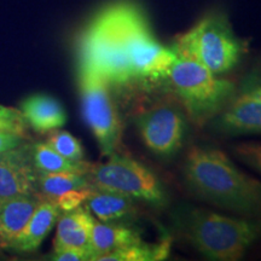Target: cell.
I'll use <instances>...</instances> for the list:
<instances>
[{"instance_id":"d6986e66","label":"cell","mask_w":261,"mask_h":261,"mask_svg":"<svg viewBox=\"0 0 261 261\" xmlns=\"http://www.w3.org/2000/svg\"><path fill=\"white\" fill-rule=\"evenodd\" d=\"M33 162L37 172L57 173L75 172L87 173L90 163L83 161H71L58 154L47 143H38L33 146Z\"/></svg>"},{"instance_id":"5bb4252c","label":"cell","mask_w":261,"mask_h":261,"mask_svg":"<svg viewBox=\"0 0 261 261\" xmlns=\"http://www.w3.org/2000/svg\"><path fill=\"white\" fill-rule=\"evenodd\" d=\"M42 200L39 194L18 196L0 202V241L11 247Z\"/></svg>"},{"instance_id":"ac0fdd59","label":"cell","mask_w":261,"mask_h":261,"mask_svg":"<svg viewBox=\"0 0 261 261\" xmlns=\"http://www.w3.org/2000/svg\"><path fill=\"white\" fill-rule=\"evenodd\" d=\"M90 187L91 185L86 173L38 172L37 188L42 197H45V200L55 201L58 196L64 192Z\"/></svg>"},{"instance_id":"277c9868","label":"cell","mask_w":261,"mask_h":261,"mask_svg":"<svg viewBox=\"0 0 261 261\" xmlns=\"http://www.w3.org/2000/svg\"><path fill=\"white\" fill-rule=\"evenodd\" d=\"M167 77L191 121L198 126L213 120L236 89L233 83L219 79L197 61L181 56H177Z\"/></svg>"},{"instance_id":"e0dca14e","label":"cell","mask_w":261,"mask_h":261,"mask_svg":"<svg viewBox=\"0 0 261 261\" xmlns=\"http://www.w3.org/2000/svg\"><path fill=\"white\" fill-rule=\"evenodd\" d=\"M171 246V238H165L159 243H145L142 240L104 254L97 261H161L168 257Z\"/></svg>"},{"instance_id":"8992f818","label":"cell","mask_w":261,"mask_h":261,"mask_svg":"<svg viewBox=\"0 0 261 261\" xmlns=\"http://www.w3.org/2000/svg\"><path fill=\"white\" fill-rule=\"evenodd\" d=\"M90 185L98 190L113 191L132 200L162 205L167 201L160 179L143 166L128 158L112 155L107 162L91 165L86 173Z\"/></svg>"},{"instance_id":"9a60e30c","label":"cell","mask_w":261,"mask_h":261,"mask_svg":"<svg viewBox=\"0 0 261 261\" xmlns=\"http://www.w3.org/2000/svg\"><path fill=\"white\" fill-rule=\"evenodd\" d=\"M139 241H142V237L132 228L113 223H102L94 218L90 240V260L97 261L104 254Z\"/></svg>"},{"instance_id":"6da1fadb","label":"cell","mask_w":261,"mask_h":261,"mask_svg":"<svg viewBox=\"0 0 261 261\" xmlns=\"http://www.w3.org/2000/svg\"><path fill=\"white\" fill-rule=\"evenodd\" d=\"M79 57L80 64L116 85L166 79L177 60L173 48L154 38L144 12L130 2L108 5L91 19L81 35Z\"/></svg>"},{"instance_id":"3957f363","label":"cell","mask_w":261,"mask_h":261,"mask_svg":"<svg viewBox=\"0 0 261 261\" xmlns=\"http://www.w3.org/2000/svg\"><path fill=\"white\" fill-rule=\"evenodd\" d=\"M175 226L192 247L210 260L237 261L261 236V220L240 219L198 207L180 208Z\"/></svg>"},{"instance_id":"9c48e42d","label":"cell","mask_w":261,"mask_h":261,"mask_svg":"<svg viewBox=\"0 0 261 261\" xmlns=\"http://www.w3.org/2000/svg\"><path fill=\"white\" fill-rule=\"evenodd\" d=\"M137 125L144 144L156 155L169 158L184 142L185 119L171 106H158L142 114Z\"/></svg>"},{"instance_id":"ba28073f","label":"cell","mask_w":261,"mask_h":261,"mask_svg":"<svg viewBox=\"0 0 261 261\" xmlns=\"http://www.w3.org/2000/svg\"><path fill=\"white\" fill-rule=\"evenodd\" d=\"M217 132L261 135V64L244 75L223 110L213 119Z\"/></svg>"},{"instance_id":"cb8c5ba5","label":"cell","mask_w":261,"mask_h":261,"mask_svg":"<svg viewBox=\"0 0 261 261\" xmlns=\"http://www.w3.org/2000/svg\"><path fill=\"white\" fill-rule=\"evenodd\" d=\"M51 259L56 261H85L90 260V253L76 247H62L54 249Z\"/></svg>"},{"instance_id":"8fae6325","label":"cell","mask_w":261,"mask_h":261,"mask_svg":"<svg viewBox=\"0 0 261 261\" xmlns=\"http://www.w3.org/2000/svg\"><path fill=\"white\" fill-rule=\"evenodd\" d=\"M21 112L27 125L39 133L52 132L67 122V113L60 100L46 93H35L25 98L21 104Z\"/></svg>"},{"instance_id":"44dd1931","label":"cell","mask_w":261,"mask_h":261,"mask_svg":"<svg viewBox=\"0 0 261 261\" xmlns=\"http://www.w3.org/2000/svg\"><path fill=\"white\" fill-rule=\"evenodd\" d=\"M0 130L16 133L28 139L27 122L21 110L16 108L0 106Z\"/></svg>"},{"instance_id":"7a4b0ae2","label":"cell","mask_w":261,"mask_h":261,"mask_svg":"<svg viewBox=\"0 0 261 261\" xmlns=\"http://www.w3.org/2000/svg\"><path fill=\"white\" fill-rule=\"evenodd\" d=\"M184 177L201 200L261 219V182L241 171L220 150L192 146L185 158Z\"/></svg>"},{"instance_id":"4fadbf2b","label":"cell","mask_w":261,"mask_h":261,"mask_svg":"<svg viewBox=\"0 0 261 261\" xmlns=\"http://www.w3.org/2000/svg\"><path fill=\"white\" fill-rule=\"evenodd\" d=\"M93 223L94 217L85 205H80L73 211L63 212L57 220L54 249L62 247H76L90 253Z\"/></svg>"},{"instance_id":"7402d4cb","label":"cell","mask_w":261,"mask_h":261,"mask_svg":"<svg viewBox=\"0 0 261 261\" xmlns=\"http://www.w3.org/2000/svg\"><path fill=\"white\" fill-rule=\"evenodd\" d=\"M233 152L248 167L261 174V143H241L234 146Z\"/></svg>"},{"instance_id":"603a6c76","label":"cell","mask_w":261,"mask_h":261,"mask_svg":"<svg viewBox=\"0 0 261 261\" xmlns=\"http://www.w3.org/2000/svg\"><path fill=\"white\" fill-rule=\"evenodd\" d=\"M93 188H83V189H75V190H70L64 192L61 196H58L55 201V203L57 204V207L60 208L61 212H69L73 211L75 208L80 207L85 203V201L87 200V197L91 195Z\"/></svg>"},{"instance_id":"d4e9b609","label":"cell","mask_w":261,"mask_h":261,"mask_svg":"<svg viewBox=\"0 0 261 261\" xmlns=\"http://www.w3.org/2000/svg\"><path fill=\"white\" fill-rule=\"evenodd\" d=\"M24 140H27L24 137L16 135V133L3 132V130H0V154L23 144Z\"/></svg>"},{"instance_id":"7c38bea8","label":"cell","mask_w":261,"mask_h":261,"mask_svg":"<svg viewBox=\"0 0 261 261\" xmlns=\"http://www.w3.org/2000/svg\"><path fill=\"white\" fill-rule=\"evenodd\" d=\"M60 214L61 210L55 202L42 198L40 203L35 208L34 213L32 214L25 227L16 237L10 248H14L18 252L37 250L56 225Z\"/></svg>"},{"instance_id":"52a82bcc","label":"cell","mask_w":261,"mask_h":261,"mask_svg":"<svg viewBox=\"0 0 261 261\" xmlns=\"http://www.w3.org/2000/svg\"><path fill=\"white\" fill-rule=\"evenodd\" d=\"M79 87L85 121L92 130L100 151L112 156L121 138V121L114 104L108 81L99 71L80 64Z\"/></svg>"},{"instance_id":"30bf717a","label":"cell","mask_w":261,"mask_h":261,"mask_svg":"<svg viewBox=\"0 0 261 261\" xmlns=\"http://www.w3.org/2000/svg\"><path fill=\"white\" fill-rule=\"evenodd\" d=\"M37 178L32 146L23 143L0 154V202L39 194Z\"/></svg>"},{"instance_id":"5b68a950","label":"cell","mask_w":261,"mask_h":261,"mask_svg":"<svg viewBox=\"0 0 261 261\" xmlns=\"http://www.w3.org/2000/svg\"><path fill=\"white\" fill-rule=\"evenodd\" d=\"M177 56L191 58L215 75L236 67L243 54V45L233 34L226 17L221 14L207 15L175 42Z\"/></svg>"},{"instance_id":"ffe728a7","label":"cell","mask_w":261,"mask_h":261,"mask_svg":"<svg viewBox=\"0 0 261 261\" xmlns=\"http://www.w3.org/2000/svg\"><path fill=\"white\" fill-rule=\"evenodd\" d=\"M51 135L47 138V144L52 149L56 150L58 154L71 161H83L84 148L80 140L75 138L73 135L63 129H55L50 132Z\"/></svg>"},{"instance_id":"2e32d148","label":"cell","mask_w":261,"mask_h":261,"mask_svg":"<svg viewBox=\"0 0 261 261\" xmlns=\"http://www.w3.org/2000/svg\"><path fill=\"white\" fill-rule=\"evenodd\" d=\"M84 204L90 213L102 223L114 224L122 219H128L136 212L132 198L117 192L98 189H93Z\"/></svg>"}]
</instances>
